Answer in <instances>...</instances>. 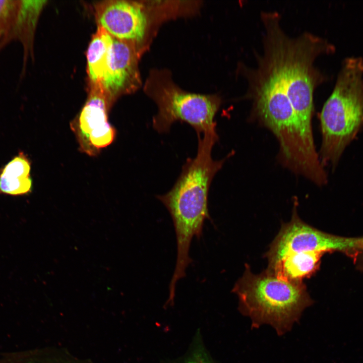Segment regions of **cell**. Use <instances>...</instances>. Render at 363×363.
I'll return each mask as SVG.
<instances>
[{
  "instance_id": "obj_1",
  "label": "cell",
  "mask_w": 363,
  "mask_h": 363,
  "mask_svg": "<svg viewBox=\"0 0 363 363\" xmlns=\"http://www.w3.org/2000/svg\"><path fill=\"white\" fill-rule=\"evenodd\" d=\"M198 136L196 156L187 159L170 190L157 196L170 213L175 229L177 258L173 277L177 280L186 276L192 261L189 250L193 238H200L205 220L210 219V185L226 160H215L212 157V148L219 139L216 128Z\"/></svg>"
},
{
  "instance_id": "obj_2",
  "label": "cell",
  "mask_w": 363,
  "mask_h": 363,
  "mask_svg": "<svg viewBox=\"0 0 363 363\" xmlns=\"http://www.w3.org/2000/svg\"><path fill=\"white\" fill-rule=\"evenodd\" d=\"M281 17L269 14L262 20L263 39L270 47L295 112L305 131L313 136L312 119L315 89L328 76L315 67L320 55L331 54L335 46L326 39L310 32L289 36L280 24Z\"/></svg>"
},
{
  "instance_id": "obj_3",
  "label": "cell",
  "mask_w": 363,
  "mask_h": 363,
  "mask_svg": "<svg viewBox=\"0 0 363 363\" xmlns=\"http://www.w3.org/2000/svg\"><path fill=\"white\" fill-rule=\"evenodd\" d=\"M232 291L238 297L239 311L250 318L252 328L268 325L278 335L290 331L313 304L303 281L286 279L267 269L255 274L247 264Z\"/></svg>"
},
{
  "instance_id": "obj_4",
  "label": "cell",
  "mask_w": 363,
  "mask_h": 363,
  "mask_svg": "<svg viewBox=\"0 0 363 363\" xmlns=\"http://www.w3.org/2000/svg\"><path fill=\"white\" fill-rule=\"evenodd\" d=\"M322 165L337 166L346 147L363 128V58L342 62L334 87L320 113Z\"/></svg>"
},
{
  "instance_id": "obj_5",
  "label": "cell",
  "mask_w": 363,
  "mask_h": 363,
  "mask_svg": "<svg viewBox=\"0 0 363 363\" xmlns=\"http://www.w3.org/2000/svg\"><path fill=\"white\" fill-rule=\"evenodd\" d=\"M144 90L157 106L152 125L159 133L169 132L172 124L178 121L190 125L197 135L216 128L214 118L221 104L218 95L185 91L164 70L150 72Z\"/></svg>"
},
{
  "instance_id": "obj_6",
  "label": "cell",
  "mask_w": 363,
  "mask_h": 363,
  "mask_svg": "<svg viewBox=\"0 0 363 363\" xmlns=\"http://www.w3.org/2000/svg\"><path fill=\"white\" fill-rule=\"evenodd\" d=\"M297 201H294L290 221L282 223L278 233L265 254L268 260V265L290 253L314 252L323 254L326 252L360 249V238L333 235L305 223L297 214Z\"/></svg>"
},
{
  "instance_id": "obj_7",
  "label": "cell",
  "mask_w": 363,
  "mask_h": 363,
  "mask_svg": "<svg viewBox=\"0 0 363 363\" xmlns=\"http://www.w3.org/2000/svg\"><path fill=\"white\" fill-rule=\"evenodd\" d=\"M98 26L112 37L130 42L143 52L149 41L153 12L145 2L108 0L94 4Z\"/></svg>"
},
{
  "instance_id": "obj_8",
  "label": "cell",
  "mask_w": 363,
  "mask_h": 363,
  "mask_svg": "<svg viewBox=\"0 0 363 363\" xmlns=\"http://www.w3.org/2000/svg\"><path fill=\"white\" fill-rule=\"evenodd\" d=\"M142 52L133 44L113 37L108 69L100 84L111 104L140 87L138 60Z\"/></svg>"
},
{
  "instance_id": "obj_9",
  "label": "cell",
  "mask_w": 363,
  "mask_h": 363,
  "mask_svg": "<svg viewBox=\"0 0 363 363\" xmlns=\"http://www.w3.org/2000/svg\"><path fill=\"white\" fill-rule=\"evenodd\" d=\"M112 104L100 84H90L89 96L77 120L72 126L81 149L91 155L88 142L91 132L107 123V113Z\"/></svg>"
},
{
  "instance_id": "obj_10",
  "label": "cell",
  "mask_w": 363,
  "mask_h": 363,
  "mask_svg": "<svg viewBox=\"0 0 363 363\" xmlns=\"http://www.w3.org/2000/svg\"><path fill=\"white\" fill-rule=\"evenodd\" d=\"M322 254L314 252L290 253L268 265L267 269L286 279L303 281L319 269Z\"/></svg>"
},
{
  "instance_id": "obj_11",
  "label": "cell",
  "mask_w": 363,
  "mask_h": 363,
  "mask_svg": "<svg viewBox=\"0 0 363 363\" xmlns=\"http://www.w3.org/2000/svg\"><path fill=\"white\" fill-rule=\"evenodd\" d=\"M31 163L22 152L0 169V194L18 196L31 191Z\"/></svg>"
},
{
  "instance_id": "obj_12",
  "label": "cell",
  "mask_w": 363,
  "mask_h": 363,
  "mask_svg": "<svg viewBox=\"0 0 363 363\" xmlns=\"http://www.w3.org/2000/svg\"><path fill=\"white\" fill-rule=\"evenodd\" d=\"M113 37L98 26L93 35L86 52L90 84H100L107 72Z\"/></svg>"
},
{
  "instance_id": "obj_13",
  "label": "cell",
  "mask_w": 363,
  "mask_h": 363,
  "mask_svg": "<svg viewBox=\"0 0 363 363\" xmlns=\"http://www.w3.org/2000/svg\"><path fill=\"white\" fill-rule=\"evenodd\" d=\"M46 2L41 0H20L12 38L21 41L24 46L25 55L31 49L38 18Z\"/></svg>"
},
{
  "instance_id": "obj_14",
  "label": "cell",
  "mask_w": 363,
  "mask_h": 363,
  "mask_svg": "<svg viewBox=\"0 0 363 363\" xmlns=\"http://www.w3.org/2000/svg\"><path fill=\"white\" fill-rule=\"evenodd\" d=\"M0 363L64 362L52 348H43L3 353Z\"/></svg>"
},
{
  "instance_id": "obj_15",
  "label": "cell",
  "mask_w": 363,
  "mask_h": 363,
  "mask_svg": "<svg viewBox=\"0 0 363 363\" xmlns=\"http://www.w3.org/2000/svg\"><path fill=\"white\" fill-rule=\"evenodd\" d=\"M20 0H0V45L11 39Z\"/></svg>"
},
{
  "instance_id": "obj_16",
  "label": "cell",
  "mask_w": 363,
  "mask_h": 363,
  "mask_svg": "<svg viewBox=\"0 0 363 363\" xmlns=\"http://www.w3.org/2000/svg\"><path fill=\"white\" fill-rule=\"evenodd\" d=\"M115 135L114 129L108 122L93 130L88 138L91 155L97 153L99 149L110 144Z\"/></svg>"
},
{
  "instance_id": "obj_17",
  "label": "cell",
  "mask_w": 363,
  "mask_h": 363,
  "mask_svg": "<svg viewBox=\"0 0 363 363\" xmlns=\"http://www.w3.org/2000/svg\"><path fill=\"white\" fill-rule=\"evenodd\" d=\"M173 363H214L197 335L187 354Z\"/></svg>"
},
{
  "instance_id": "obj_18",
  "label": "cell",
  "mask_w": 363,
  "mask_h": 363,
  "mask_svg": "<svg viewBox=\"0 0 363 363\" xmlns=\"http://www.w3.org/2000/svg\"><path fill=\"white\" fill-rule=\"evenodd\" d=\"M360 249H363V238H361L360 240Z\"/></svg>"
}]
</instances>
